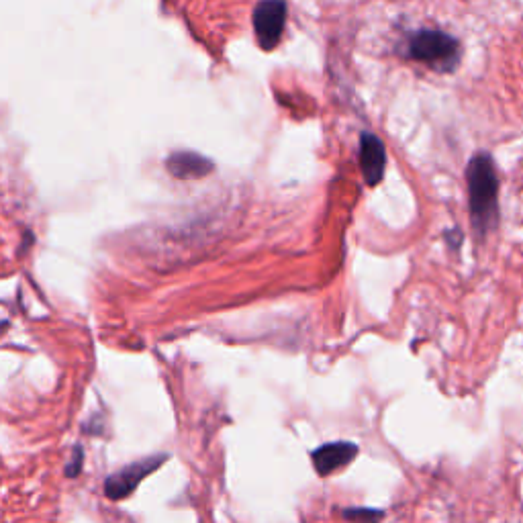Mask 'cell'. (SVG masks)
Instances as JSON below:
<instances>
[{
  "label": "cell",
  "instance_id": "cell-9",
  "mask_svg": "<svg viewBox=\"0 0 523 523\" xmlns=\"http://www.w3.org/2000/svg\"><path fill=\"white\" fill-rule=\"evenodd\" d=\"M82 462H84V450L80 446H76L72 452V460L66 464V477L76 479L82 470Z\"/></svg>",
  "mask_w": 523,
  "mask_h": 523
},
{
  "label": "cell",
  "instance_id": "cell-1",
  "mask_svg": "<svg viewBox=\"0 0 523 523\" xmlns=\"http://www.w3.org/2000/svg\"><path fill=\"white\" fill-rule=\"evenodd\" d=\"M466 184L472 229L485 237L499 223V178L489 154L472 156L466 168Z\"/></svg>",
  "mask_w": 523,
  "mask_h": 523
},
{
  "label": "cell",
  "instance_id": "cell-6",
  "mask_svg": "<svg viewBox=\"0 0 523 523\" xmlns=\"http://www.w3.org/2000/svg\"><path fill=\"white\" fill-rule=\"evenodd\" d=\"M387 166L385 144L372 133H364L360 139V168L366 184H376L383 180Z\"/></svg>",
  "mask_w": 523,
  "mask_h": 523
},
{
  "label": "cell",
  "instance_id": "cell-8",
  "mask_svg": "<svg viewBox=\"0 0 523 523\" xmlns=\"http://www.w3.org/2000/svg\"><path fill=\"white\" fill-rule=\"evenodd\" d=\"M385 517V511L370 509V507H350L344 509V519L350 523H380Z\"/></svg>",
  "mask_w": 523,
  "mask_h": 523
},
{
  "label": "cell",
  "instance_id": "cell-2",
  "mask_svg": "<svg viewBox=\"0 0 523 523\" xmlns=\"http://www.w3.org/2000/svg\"><path fill=\"white\" fill-rule=\"evenodd\" d=\"M409 56L448 72L460 60V43L444 31H419L409 41Z\"/></svg>",
  "mask_w": 523,
  "mask_h": 523
},
{
  "label": "cell",
  "instance_id": "cell-5",
  "mask_svg": "<svg viewBox=\"0 0 523 523\" xmlns=\"http://www.w3.org/2000/svg\"><path fill=\"white\" fill-rule=\"evenodd\" d=\"M358 456V446L352 442H331L311 452V462L319 477H331L340 468L354 462Z\"/></svg>",
  "mask_w": 523,
  "mask_h": 523
},
{
  "label": "cell",
  "instance_id": "cell-7",
  "mask_svg": "<svg viewBox=\"0 0 523 523\" xmlns=\"http://www.w3.org/2000/svg\"><path fill=\"white\" fill-rule=\"evenodd\" d=\"M168 170L172 176L182 178V180H193V178H203L213 170V162L207 160L201 154L193 152H180L172 154L166 162Z\"/></svg>",
  "mask_w": 523,
  "mask_h": 523
},
{
  "label": "cell",
  "instance_id": "cell-3",
  "mask_svg": "<svg viewBox=\"0 0 523 523\" xmlns=\"http://www.w3.org/2000/svg\"><path fill=\"white\" fill-rule=\"evenodd\" d=\"M166 460H168V454H154V456L141 458V460L117 470L105 481V495L111 501H121V499L129 497L139 487V483L148 479L150 474L156 472Z\"/></svg>",
  "mask_w": 523,
  "mask_h": 523
},
{
  "label": "cell",
  "instance_id": "cell-4",
  "mask_svg": "<svg viewBox=\"0 0 523 523\" xmlns=\"http://www.w3.org/2000/svg\"><path fill=\"white\" fill-rule=\"evenodd\" d=\"M284 23H287V5H284V0H260L254 9V31L264 50H272V47L278 45Z\"/></svg>",
  "mask_w": 523,
  "mask_h": 523
}]
</instances>
